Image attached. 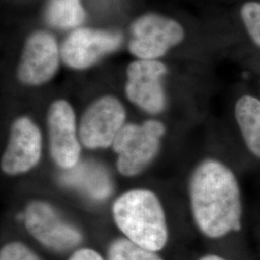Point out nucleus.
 Here are the masks:
<instances>
[{"label":"nucleus","instance_id":"nucleus-1","mask_svg":"<svg viewBox=\"0 0 260 260\" xmlns=\"http://www.w3.org/2000/svg\"><path fill=\"white\" fill-rule=\"evenodd\" d=\"M189 196L196 224L205 236L221 238L241 230L240 187L223 162H201L190 177Z\"/></svg>","mask_w":260,"mask_h":260},{"label":"nucleus","instance_id":"nucleus-2","mask_svg":"<svg viewBox=\"0 0 260 260\" xmlns=\"http://www.w3.org/2000/svg\"><path fill=\"white\" fill-rule=\"evenodd\" d=\"M112 212L117 226L130 241L155 252L166 246V216L153 192L146 189L125 192L115 201Z\"/></svg>","mask_w":260,"mask_h":260},{"label":"nucleus","instance_id":"nucleus-3","mask_svg":"<svg viewBox=\"0 0 260 260\" xmlns=\"http://www.w3.org/2000/svg\"><path fill=\"white\" fill-rule=\"evenodd\" d=\"M165 126L159 121L124 124L112 148L118 154L117 168L122 176L133 177L148 167L156 156Z\"/></svg>","mask_w":260,"mask_h":260},{"label":"nucleus","instance_id":"nucleus-4","mask_svg":"<svg viewBox=\"0 0 260 260\" xmlns=\"http://www.w3.org/2000/svg\"><path fill=\"white\" fill-rule=\"evenodd\" d=\"M128 49L140 60H156L184 39V29L175 19L157 14H146L130 27Z\"/></svg>","mask_w":260,"mask_h":260},{"label":"nucleus","instance_id":"nucleus-5","mask_svg":"<svg viewBox=\"0 0 260 260\" xmlns=\"http://www.w3.org/2000/svg\"><path fill=\"white\" fill-rule=\"evenodd\" d=\"M125 110L121 102L104 95L94 101L84 112L78 135L88 149H106L113 145L124 125Z\"/></svg>","mask_w":260,"mask_h":260},{"label":"nucleus","instance_id":"nucleus-6","mask_svg":"<svg viewBox=\"0 0 260 260\" xmlns=\"http://www.w3.org/2000/svg\"><path fill=\"white\" fill-rule=\"evenodd\" d=\"M122 39L120 32L77 28L63 42L61 58L72 69L85 70L96 64L103 56L117 50Z\"/></svg>","mask_w":260,"mask_h":260},{"label":"nucleus","instance_id":"nucleus-7","mask_svg":"<svg viewBox=\"0 0 260 260\" xmlns=\"http://www.w3.org/2000/svg\"><path fill=\"white\" fill-rule=\"evenodd\" d=\"M24 223L29 233L47 248L58 251H70L82 240L80 233L58 215L52 205L34 201L27 205Z\"/></svg>","mask_w":260,"mask_h":260},{"label":"nucleus","instance_id":"nucleus-8","mask_svg":"<svg viewBox=\"0 0 260 260\" xmlns=\"http://www.w3.org/2000/svg\"><path fill=\"white\" fill-rule=\"evenodd\" d=\"M167 67L157 60H138L126 69L125 94L130 102L149 114H159L166 107L162 77Z\"/></svg>","mask_w":260,"mask_h":260},{"label":"nucleus","instance_id":"nucleus-9","mask_svg":"<svg viewBox=\"0 0 260 260\" xmlns=\"http://www.w3.org/2000/svg\"><path fill=\"white\" fill-rule=\"evenodd\" d=\"M49 151L59 167L75 168L80 156V139L76 130L75 114L72 105L64 100L52 103L47 112Z\"/></svg>","mask_w":260,"mask_h":260},{"label":"nucleus","instance_id":"nucleus-10","mask_svg":"<svg viewBox=\"0 0 260 260\" xmlns=\"http://www.w3.org/2000/svg\"><path fill=\"white\" fill-rule=\"evenodd\" d=\"M61 53L55 38L46 31H36L26 39L18 67L19 81L38 86L56 75Z\"/></svg>","mask_w":260,"mask_h":260},{"label":"nucleus","instance_id":"nucleus-11","mask_svg":"<svg viewBox=\"0 0 260 260\" xmlns=\"http://www.w3.org/2000/svg\"><path fill=\"white\" fill-rule=\"evenodd\" d=\"M42 155V134L37 124L28 117L13 122L9 143L1 159L2 171L17 176L27 173L39 163Z\"/></svg>","mask_w":260,"mask_h":260},{"label":"nucleus","instance_id":"nucleus-12","mask_svg":"<svg viewBox=\"0 0 260 260\" xmlns=\"http://www.w3.org/2000/svg\"><path fill=\"white\" fill-rule=\"evenodd\" d=\"M235 119L242 137L251 153L260 158V101L243 95L235 103Z\"/></svg>","mask_w":260,"mask_h":260},{"label":"nucleus","instance_id":"nucleus-13","mask_svg":"<svg viewBox=\"0 0 260 260\" xmlns=\"http://www.w3.org/2000/svg\"><path fill=\"white\" fill-rule=\"evenodd\" d=\"M85 18L86 12L80 0H48L45 10V19L52 27H76Z\"/></svg>","mask_w":260,"mask_h":260},{"label":"nucleus","instance_id":"nucleus-14","mask_svg":"<svg viewBox=\"0 0 260 260\" xmlns=\"http://www.w3.org/2000/svg\"><path fill=\"white\" fill-rule=\"evenodd\" d=\"M108 260L163 259L155 251L144 249L127 238H120L110 245L108 251Z\"/></svg>","mask_w":260,"mask_h":260},{"label":"nucleus","instance_id":"nucleus-15","mask_svg":"<svg viewBox=\"0 0 260 260\" xmlns=\"http://www.w3.org/2000/svg\"><path fill=\"white\" fill-rule=\"evenodd\" d=\"M242 21L253 43L260 47V3L246 2L240 10Z\"/></svg>","mask_w":260,"mask_h":260},{"label":"nucleus","instance_id":"nucleus-16","mask_svg":"<svg viewBox=\"0 0 260 260\" xmlns=\"http://www.w3.org/2000/svg\"><path fill=\"white\" fill-rule=\"evenodd\" d=\"M0 260H41L29 247L19 242L5 245L0 251Z\"/></svg>","mask_w":260,"mask_h":260},{"label":"nucleus","instance_id":"nucleus-17","mask_svg":"<svg viewBox=\"0 0 260 260\" xmlns=\"http://www.w3.org/2000/svg\"><path fill=\"white\" fill-rule=\"evenodd\" d=\"M69 260H104L103 256L91 249H81L75 251Z\"/></svg>","mask_w":260,"mask_h":260},{"label":"nucleus","instance_id":"nucleus-18","mask_svg":"<svg viewBox=\"0 0 260 260\" xmlns=\"http://www.w3.org/2000/svg\"><path fill=\"white\" fill-rule=\"evenodd\" d=\"M200 260H225L223 257L219 256V255H215V254H209V255H205L204 257H202Z\"/></svg>","mask_w":260,"mask_h":260}]
</instances>
